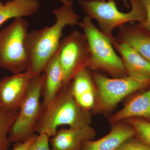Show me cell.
I'll return each mask as SVG.
<instances>
[{
  "label": "cell",
  "instance_id": "2",
  "mask_svg": "<svg viewBox=\"0 0 150 150\" xmlns=\"http://www.w3.org/2000/svg\"><path fill=\"white\" fill-rule=\"evenodd\" d=\"M90 123L88 110L78 104L73 96L70 83L46 105H43L36 132L45 134L50 138L56 134L60 126L69 127Z\"/></svg>",
  "mask_w": 150,
  "mask_h": 150
},
{
  "label": "cell",
  "instance_id": "14",
  "mask_svg": "<svg viewBox=\"0 0 150 150\" xmlns=\"http://www.w3.org/2000/svg\"><path fill=\"white\" fill-rule=\"evenodd\" d=\"M132 118L150 119V88L133 98L109 121L115 124Z\"/></svg>",
  "mask_w": 150,
  "mask_h": 150
},
{
  "label": "cell",
  "instance_id": "1",
  "mask_svg": "<svg viewBox=\"0 0 150 150\" xmlns=\"http://www.w3.org/2000/svg\"><path fill=\"white\" fill-rule=\"evenodd\" d=\"M62 6L53 11L56 19L54 25L28 33L26 44L29 62L26 71L33 77L43 73L58 50L64 28L67 25L73 26L79 23L80 17L75 13L74 2L64 0Z\"/></svg>",
  "mask_w": 150,
  "mask_h": 150
},
{
  "label": "cell",
  "instance_id": "15",
  "mask_svg": "<svg viewBox=\"0 0 150 150\" xmlns=\"http://www.w3.org/2000/svg\"><path fill=\"white\" fill-rule=\"evenodd\" d=\"M120 28L115 39L132 46L150 63V31L140 25H124Z\"/></svg>",
  "mask_w": 150,
  "mask_h": 150
},
{
  "label": "cell",
  "instance_id": "20",
  "mask_svg": "<svg viewBox=\"0 0 150 150\" xmlns=\"http://www.w3.org/2000/svg\"><path fill=\"white\" fill-rule=\"evenodd\" d=\"M134 137L124 142L115 150H150L149 146Z\"/></svg>",
  "mask_w": 150,
  "mask_h": 150
},
{
  "label": "cell",
  "instance_id": "8",
  "mask_svg": "<svg viewBox=\"0 0 150 150\" xmlns=\"http://www.w3.org/2000/svg\"><path fill=\"white\" fill-rule=\"evenodd\" d=\"M58 52L65 86L79 70L87 67L90 52L85 35L74 30L61 40Z\"/></svg>",
  "mask_w": 150,
  "mask_h": 150
},
{
  "label": "cell",
  "instance_id": "24",
  "mask_svg": "<svg viewBox=\"0 0 150 150\" xmlns=\"http://www.w3.org/2000/svg\"><path fill=\"white\" fill-rule=\"evenodd\" d=\"M129 1H131V2L132 1H134V0H129ZM123 2H124V4H125V5H126V6H128V4H127V0H123Z\"/></svg>",
  "mask_w": 150,
  "mask_h": 150
},
{
  "label": "cell",
  "instance_id": "26",
  "mask_svg": "<svg viewBox=\"0 0 150 150\" xmlns=\"http://www.w3.org/2000/svg\"><path fill=\"white\" fill-rule=\"evenodd\" d=\"M59 1H62V2H63V1H64V0H59Z\"/></svg>",
  "mask_w": 150,
  "mask_h": 150
},
{
  "label": "cell",
  "instance_id": "4",
  "mask_svg": "<svg viewBox=\"0 0 150 150\" xmlns=\"http://www.w3.org/2000/svg\"><path fill=\"white\" fill-rule=\"evenodd\" d=\"M78 24L83 30L89 49L87 67L102 70L114 78L127 76L122 59L114 51L111 40L96 28L91 19L86 16Z\"/></svg>",
  "mask_w": 150,
  "mask_h": 150
},
{
  "label": "cell",
  "instance_id": "9",
  "mask_svg": "<svg viewBox=\"0 0 150 150\" xmlns=\"http://www.w3.org/2000/svg\"><path fill=\"white\" fill-rule=\"evenodd\" d=\"M27 71L4 77L0 80V103L2 109L18 110L32 78Z\"/></svg>",
  "mask_w": 150,
  "mask_h": 150
},
{
  "label": "cell",
  "instance_id": "16",
  "mask_svg": "<svg viewBox=\"0 0 150 150\" xmlns=\"http://www.w3.org/2000/svg\"><path fill=\"white\" fill-rule=\"evenodd\" d=\"M39 8L38 0H12L5 3L0 0V25L10 18L33 15Z\"/></svg>",
  "mask_w": 150,
  "mask_h": 150
},
{
  "label": "cell",
  "instance_id": "10",
  "mask_svg": "<svg viewBox=\"0 0 150 150\" xmlns=\"http://www.w3.org/2000/svg\"><path fill=\"white\" fill-rule=\"evenodd\" d=\"M96 132L90 124L58 130L50 139L51 150H81L84 142L93 140Z\"/></svg>",
  "mask_w": 150,
  "mask_h": 150
},
{
  "label": "cell",
  "instance_id": "17",
  "mask_svg": "<svg viewBox=\"0 0 150 150\" xmlns=\"http://www.w3.org/2000/svg\"><path fill=\"white\" fill-rule=\"evenodd\" d=\"M71 91L75 99L94 90L93 79L87 69L84 67L79 71L70 83Z\"/></svg>",
  "mask_w": 150,
  "mask_h": 150
},
{
  "label": "cell",
  "instance_id": "12",
  "mask_svg": "<svg viewBox=\"0 0 150 150\" xmlns=\"http://www.w3.org/2000/svg\"><path fill=\"white\" fill-rule=\"evenodd\" d=\"M110 132L99 139L83 142L81 150H115L127 140L136 136L134 128L128 124L117 123Z\"/></svg>",
  "mask_w": 150,
  "mask_h": 150
},
{
  "label": "cell",
  "instance_id": "19",
  "mask_svg": "<svg viewBox=\"0 0 150 150\" xmlns=\"http://www.w3.org/2000/svg\"><path fill=\"white\" fill-rule=\"evenodd\" d=\"M128 120L129 125L135 130L136 136L150 146V121L140 118H130Z\"/></svg>",
  "mask_w": 150,
  "mask_h": 150
},
{
  "label": "cell",
  "instance_id": "18",
  "mask_svg": "<svg viewBox=\"0 0 150 150\" xmlns=\"http://www.w3.org/2000/svg\"><path fill=\"white\" fill-rule=\"evenodd\" d=\"M18 114V110L10 111L2 108L0 110V150H8L9 131Z\"/></svg>",
  "mask_w": 150,
  "mask_h": 150
},
{
  "label": "cell",
  "instance_id": "3",
  "mask_svg": "<svg viewBox=\"0 0 150 150\" xmlns=\"http://www.w3.org/2000/svg\"><path fill=\"white\" fill-rule=\"evenodd\" d=\"M78 3L87 16L97 21L100 30L111 42L115 39L112 33L115 28L132 22L142 23L146 18V10L140 0L131 1V11L127 13L118 10L115 0H79Z\"/></svg>",
  "mask_w": 150,
  "mask_h": 150
},
{
  "label": "cell",
  "instance_id": "23",
  "mask_svg": "<svg viewBox=\"0 0 150 150\" xmlns=\"http://www.w3.org/2000/svg\"><path fill=\"white\" fill-rule=\"evenodd\" d=\"M144 6L146 11V18L140 25L145 29L150 31V0H140Z\"/></svg>",
  "mask_w": 150,
  "mask_h": 150
},
{
  "label": "cell",
  "instance_id": "22",
  "mask_svg": "<svg viewBox=\"0 0 150 150\" xmlns=\"http://www.w3.org/2000/svg\"><path fill=\"white\" fill-rule=\"evenodd\" d=\"M38 135L35 134L25 142L15 143L12 150H29L31 145L37 138Z\"/></svg>",
  "mask_w": 150,
  "mask_h": 150
},
{
  "label": "cell",
  "instance_id": "7",
  "mask_svg": "<svg viewBox=\"0 0 150 150\" xmlns=\"http://www.w3.org/2000/svg\"><path fill=\"white\" fill-rule=\"evenodd\" d=\"M93 79L97 90L98 107L102 110L112 109L126 97L150 86V79H139L129 76L109 78L94 74Z\"/></svg>",
  "mask_w": 150,
  "mask_h": 150
},
{
  "label": "cell",
  "instance_id": "13",
  "mask_svg": "<svg viewBox=\"0 0 150 150\" xmlns=\"http://www.w3.org/2000/svg\"><path fill=\"white\" fill-rule=\"evenodd\" d=\"M43 73L45 79L42 89V105H46L65 86L64 74L58 50L46 65Z\"/></svg>",
  "mask_w": 150,
  "mask_h": 150
},
{
  "label": "cell",
  "instance_id": "25",
  "mask_svg": "<svg viewBox=\"0 0 150 150\" xmlns=\"http://www.w3.org/2000/svg\"><path fill=\"white\" fill-rule=\"evenodd\" d=\"M1 103H0V110H1Z\"/></svg>",
  "mask_w": 150,
  "mask_h": 150
},
{
  "label": "cell",
  "instance_id": "6",
  "mask_svg": "<svg viewBox=\"0 0 150 150\" xmlns=\"http://www.w3.org/2000/svg\"><path fill=\"white\" fill-rule=\"evenodd\" d=\"M44 79L43 73L31 79L20 105L17 116L9 131L10 143L25 142L35 134L43 108L40 98Z\"/></svg>",
  "mask_w": 150,
  "mask_h": 150
},
{
  "label": "cell",
  "instance_id": "5",
  "mask_svg": "<svg viewBox=\"0 0 150 150\" xmlns=\"http://www.w3.org/2000/svg\"><path fill=\"white\" fill-rule=\"evenodd\" d=\"M29 23L23 17L15 18L0 30V67L13 74L27 70L29 62L26 39Z\"/></svg>",
  "mask_w": 150,
  "mask_h": 150
},
{
  "label": "cell",
  "instance_id": "11",
  "mask_svg": "<svg viewBox=\"0 0 150 150\" xmlns=\"http://www.w3.org/2000/svg\"><path fill=\"white\" fill-rule=\"evenodd\" d=\"M112 45L121 56L127 76L139 79H150V63L135 48L115 39Z\"/></svg>",
  "mask_w": 150,
  "mask_h": 150
},
{
  "label": "cell",
  "instance_id": "21",
  "mask_svg": "<svg viewBox=\"0 0 150 150\" xmlns=\"http://www.w3.org/2000/svg\"><path fill=\"white\" fill-rule=\"evenodd\" d=\"M50 139V137L46 134H38L29 150H51L49 145Z\"/></svg>",
  "mask_w": 150,
  "mask_h": 150
}]
</instances>
